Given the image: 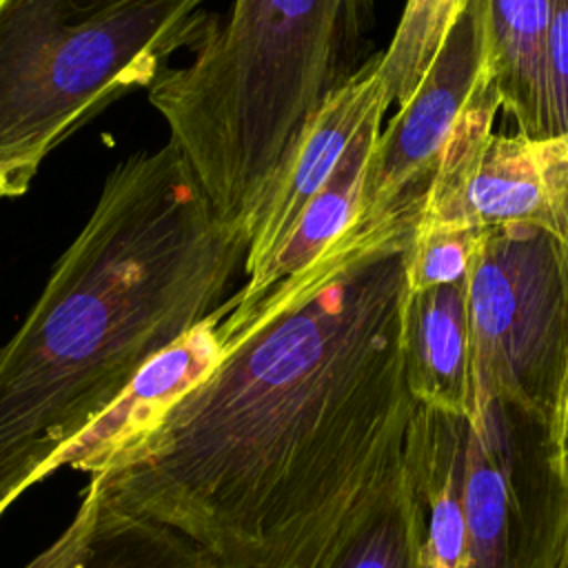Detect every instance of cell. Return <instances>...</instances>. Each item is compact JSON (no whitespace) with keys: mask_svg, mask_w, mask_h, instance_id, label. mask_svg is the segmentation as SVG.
Listing matches in <instances>:
<instances>
[{"mask_svg":"<svg viewBox=\"0 0 568 568\" xmlns=\"http://www.w3.org/2000/svg\"><path fill=\"white\" fill-rule=\"evenodd\" d=\"M552 442H555L557 457H559V462L564 466V462L568 457V364H566V375H564V386H561L557 417H555V424H552Z\"/></svg>","mask_w":568,"mask_h":568,"instance_id":"obj_20","label":"cell"},{"mask_svg":"<svg viewBox=\"0 0 568 568\" xmlns=\"http://www.w3.org/2000/svg\"><path fill=\"white\" fill-rule=\"evenodd\" d=\"M410 240L346 231L248 313L224 311L215 366L89 486L220 568H320L402 464L415 410L402 355Z\"/></svg>","mask_w":568,"mask_h":568,"instance_id":"obj_1","label":"cell"},{"mask_svg":"<svg viewBox=\"0 0 568 568\" xmlns=\"http://www.w3.org/2000/svg\"><path fill=\"white\" fill-rule=\"evenodd\" d=\"M375 0H233L151 106L224 224L246 229L304 126L373 51Z\"/></svg>","mask_w":568,"mask_h":568,"instance_id":"obj_3","label":"cell"},{"mask_svg":"<svg viewBox=\"0 0 568 568\" xmlns=\"http://www.w3.org/2000/svg\"><path fill=\"white\" fill-rule=\"evenodd\" d=\"M484 64V2L470 0L415 95L371 151L353 231L417 226L453 126Z\"/></svg>","mask_w":568,"mask_h":568,"instance_id":"obj_8","label":"cell"},{"mask_svg":"<svg viewBox=\"0 0 568 568\" xmlns=\"http://www.w3.org/2000/svg\"><path fill=\"white\" fill-rule=\"evenodd\" d=\"M470 0H406L395 36L382 51L379 78L390 104H406Z\"/></svg>","mask_w":568,"mask_h":568,"instance_id":"obj_17","label":"cell"},{"mask_svg":"<svg viewBox=\"0 0 568 568\" xmlns=\"http://www.w3.org/2000/svg\"><path fill=\"white\" fill-rule=\"evenodd\" d=\"M468 317L475 406L504 399L552 430L568 364V242L535 226L488 229Z\"/></svg>","mask_w":568,"mask_h":568,"instance_id":"obj_5","label":"cell"},{"mask_svg":"<svg viewBox=\"0 0 568 568\" xmlns=\"http://www.w3.org/2000/svg\"><path fill=\"white\" fill-rule=\"evenodd\" d=\"M564 468H566V477H568V457L564 462ZM557 568H568V528H566V539H564V550H561V557H559V566Z\"/></svg>","mask_w":568,"mask_h":568,"instance_id":"obj_21","label":"cell"},{"mask_svg":"<svg viewBox=\"0 0 568 568\" xmlns=\"http://www.w3.org/2000/svg\"><path fill=\"white\" fill-rule=\"evenodd\" d=\"M486 231L419 224L406 248V288L426 291L444 284L466 282L481 251Z\"/></svg>","mask_w":568,"mask_h":568,"instance_id":"obj_18","label":"cell"},{"mask_svg":"<svg viewBox=\"0 0 568 568\" xmlns=\"http://www.w3.org/2000/svg\"><path fill=\"white\" fill-rule=\"evenodd\" d=\"M568 477L546 422L504 399L468 417L459 568H557Z\"/></svg>","mask_w":568,"mask_h":568,"instance_id":"obj_6","label":"cell"},{"mask_svg":"<svg viewBox=\"0 0 568 568\" xmlns=\"http://www.w3.org/2000/svg\"><path fill=\"white\" fill-rule=\"evenodd\" d=\"M484 51L517 133L546 138V42L550 0H481Z\"/></svg>","mask_w":568,"mask_h":568,"instance_id":"obj_15","label":"cell"},{"mask_svg":"<svg viewBox=\"0 0 568 568\" xmlns=\"http://www.w3.org/2000/svg\"><path fill=\"white\" fill-rule=\"evenodd\" d=\"M251 244L173 142L115 164L82 231L0 346V517L162 351L215 313Z\"/></svg>","mask_w":568,"mask_h":568,"instance_id":"obj_2","label":"cell"},{"mask_svg":"<svg viewBox=\"0 0 568 568\" xmlns=\"http://www.w3.org/2000/svg\"><path fill=\"white\" fill-rule=\"evenodd\" d=\"M288 568H300V566H288Z\"/></svg>","mask_w":568,"mask_h":568,"instance_id":"obj_22","label":"cell"},{"mask_svg":"<svg viewBox=\"0 0 568 568\" xmlns=\"http://www.w3.org/2000/svg\"><path fill=\"white\" fill-rule=\"evenodd\" d=\"M24 568H220L175 528L115 510L87 484L60 537Z\"/></svg>","mask_w":568,"mask_h":568,"instance_id":"obj_13","label":"cell"},{"mask_svg":"<svg viewBox=\"0 0 568 568\" xmlns=\"http://www.w3.org/2000/svg\"><path fill=\"white\" fill-rule=\"evenodd\" d=\"M402 355L415 404L464 417L473 415L468 280L426 291L406 288Z\"/></svg>","mask_w":568,"mask_h":568,"instance_id":"obj_11","label":"cell"},{"mask_svg":"<svg viewBox=\"0 0 568 568\" xmlns=\"http://www.w3.org/2000/svg\"><path fill=\"white\" fill-rule=\"evenodd\" d=\"M501 109L484 51L475 87L453 126L419 224L535 226L568 242V133H493Z\"/></svg>","mask_w":568,"mask_h":568,"instance_id":"obj_7","label":"cell"},{"mask_svg":"<svg viewBox=\"0 0 568 568\" xmlns=\"http://www.w3.org/2000/svg\"><path fill=\"white\" fill-rule=\"evenodd\" d=\"M546 42V135L568 133V0H550Z\"/></svg>","mask_w":568,"mask_h":568,"instance_id":"obj_19","label":"cell"},{"mask_svg":"<svg viewBox=\"0 0 568 568\" xmlns=\"http://www.w3.org/2000/svg\"><path fill=\"white\" fill-rule=\"evenodd\" d=\"M226 302L133 377L118 399L71 446L64 466L91 475L102 459L153 426L189 388L204 379L222 351L217 324Z\"/></svg>","mask_w":568,"mask_h":568,"instance_id":"obj_12","label":"cell"},{"mask_svg":"<svg viewBox=\"0 0 568 568\" xmlns=\"http://www.w3.org/2000/svg\"><path fill=\"white\" fill-rule=\"evenodd\" d=\"M384 113L386 109H379L364 122L328 182L302 209L275 253L229 297V315L248 313L280 284L308 268L353 226L359 213L366 164L382 131Z\"/></svg>","mask_w":568,"mask_h":568,"instance_id":"obj_14","label":"cell"},{"mask_svg":"<svg viewBox=\"0 0 568 568\" xmlns=\"http://www.w3.org/2000/svg\"><path fill=\"white\" fill-rule=\"evenodd\" d=\"M377 51L344 87L333 91L304 126L284 171L251 222L244 275H253L275 253L302 209L328 182L364 122L390 106L379 78Z\"/></svg>","mask_w":568,"mask_h":568,"instance_id":"obj_9","label":"cell"},{"mask_svg":"<svg viewBox=\"0 0 568 568\" xmlns=\"http://www.w3.org/2000/svg\"><path fill=\"white\" fill-rule=\"evenodd\" d=\"M468 417L415 404L402 453L413 568H459Z\"/></svg>","mask_w":568,"mask_h":568,"instance_id":"obj_10","label":"cell"},{"mask_svg":"<svg viewBox=\"0 0 568 568\" xmlns=\"http://www.w3.org/2000/svg\"><path fill=\"white\" fill-rule=\"evenodd\" d=\"M320 568H413L410 504L402 464L353 510Z\"/></svg>","mask_w":568,"mask_h":568,"instance_id":"obj_16","label":"cell"},{"mask_svg":"<svg viewBox=\"0 0 568 568\" xmlns=\"http://www.w3.org/2000/svg\"><path fill=\"white\" fill-rule=\"evenodd\" d=\"M204 2L0 0V197L24 195L67 138L195 51L220 20Z\"/></svg>","mask_w":568,"mask_h":568,"instance_id":"obj_4","label":"cell"}]
</instances>
